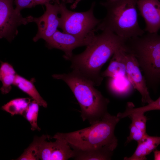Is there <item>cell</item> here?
<instances>
[{"label":"cell","mask_w":160,"mask_h":160,"mask_svg":"<svg viewBox=\"0 0 160 160\" xmlns=\"http://www.w3.org/2000/svg\"><path fill=\"white\" fill-rule=\"evenodd\" d=\"M127 39L110 31H102L95 35L84 52L73 55L69 60L71 68L95 86H99L103 79L102 67L117 49L123 47Z\"/></svg>","instance_id":"6da1fadb"},{"label":"cell","mask_w":160,"mask_h":160,"mask_svg":"<svg viewBox=\"0 0 160 160\" xmlns=\"http://www.w3.org/2000/svg\"><path fill=\"white\" fill-rule=\"evenodd\" d=\"M120 119L117 115L107 112L89 127L69 133H57L52 138L63 139L76 151L100 150L111 153L117 145L114 131Z\"/></svg>","instance_id":"7a4b0ae2"},{"label":"cell","mask_w":160,"mask_h":160,"mask_svg":"<svg viewBox=\"0 0 160 160\" xmlns=\"http://www.w3.org/2000/svg\"><path fill=\"white\" fill-rule=\"evenodd\" d=\"M52 76L63 80L68 86L79 105L84 121L87 119L91 124L107 113L109 100L89 81L73 71L67 74H54Z\"/></svg>","instance_id":"3957f363"},{"label":"cell","mask_w":160,"mask_h":160,"mask_svg":"<svg viewBox=\"0 0 160 160\" xmlns=\"http://www.w3.org/2000/svg\"><path fill=\"white\" fill-rule=\"evenodd\" d=\"M137 1L115 0L101 2L106 14L95 30L109 31L127 39L142 35L145 31L138 23Z\"/></svg>","instance_id":"277c9868"},{"label":"cell","mask_w":160,"mask_h":160,"mask_svg":"<svg viewBox=\"0 0 160 160\" xmlns=\"http://www.w3.org/2000/svg\"><path fill=\"white\" fill-rule=\"evenodd\" d=\"M123 48L136 58L148 87L156 88L160 82V35L147 32L128 39Z\"/></svg>","instance_id":"5b68a950"},{"label":"cell","mask_w":160,"mask_h":160,"mask_svg":"<svg viewBox=\"0 0 160 160\" xmlns=\"http://www.w3.org/2000/svg\"><path fill=\"white\" fill-rule=\"evenodd\" d=\"M95 5L94 2L88 11L77 12L68 10L64 3H60L59 28L63 32L80 37H86L94 33L95 28L101 20L94 15Z\"/></svg>","instance_id":"8992f818"},{"label":"cell","mask_w":160,"mask_h":160,"mask_svg":"<svg viewBox=\"0 0 160 160\" xmlns=\"http://www.w3.org/2000/svg\"><path fill=\"white\" fill-rule=\"evenodd\" d=\"M28 23L13 6V0H0V38L11 42L17 34L18 27Z\"/></svg>","instance_id":"52a82bcc"},{"label":"cell","mask_w":160,"mask_h":160,"mask_svg":"<svg viewBox=\"0 0 160 160\" xmlns=\"http://www.w3.org/2000/svg\"><path fill=\"white\" fill-rule=\"evenodd\" d=\"M59 4L47 3L45 4L46 11L41 16L38 17L31 15L27 17L28 23L34 22L38 27L37 32L33 39L34 42L40 39L46 41L58 30L60 23V18L58 16Z\"/></svg>","instance_id":"ba28073f"},{"label":"cell","mask_w":160,"mask_h":160,"mask_svg":"<svg viewBox=\"0 0 160 160\" xmlns=\"http://www.w3.org/2000/svg\"><path fill=\"white\" fill-rule=\"evenodd\" d=\"M95 35L94 33L87 37H82L57 30L45 42L49 49L55 48L63 51L64 53L63 57L69 60L73 55V49L79 47L87 46Z\"/></svg>","instance_id":"9c48e42d"},{"label":"cell","mask_w":160,"mask_h":160,"mask_svg":"<svg viewBox=\"0 0 160 160\" xmlns=\"http://www.w3.org/2000/svg\"><path fill=\"white\" fill-rule=\"evenodd\" d=\"M125 58L128 79L133 88L140 93L142 103H151L153 100L150 97L145 79L142 74L137 59L133 55L126 52Z\"/></svg>","instance_id":"30bf717a"},{"label":"cell","mask_w":160,"mask_h":160,"mask_svg":"<svg viewBox=\"0 0 160 160\" xmlns=\"http://www.w3.org/2000/svg\"><path fill=\"white\" fill-rule=\"evenodd\" d=\"M46 139L42 142L39 159L42 160H64L75 156V153L64 139L57 138L54 142H47Z\"/></svg>","instance_id":"8fae6325"},{"label":"cell","mask_w":160,"mask_h":160,"mask_svg":"<svg viewBox=\"0 0 160 160\" xmlns=\"http://www.w3.org/2000/svg\"><path fill=\"white\" fill-rule=\"evenodd\" d=\"M137 6L145 22V31L157 33L160 29V1L159 0H137Z\"/></svg>","instance_id":"7c38bea8"},{"label":"cell","mask_w":160,"mask_h":160,"mask_svg":"<svg viewBox=\"0 0 160 160\" xmlns=\"http://www.w3.org/2000/svg\"><path fill=\"white\" fill-rule=\"evenodd\" d=\"M101 76L103 78L127 77L125 52L123 47L115 51L108 66L105 71L101 73Z\"/></svg>","instance_id":"4fadbf2b"},{"label":"cell","mask_w":160,"mask_h":160,"mask_svg":"<svg viewBox=\"0 0 160 160\" xmlns=\"http://www.w3.org/2000/svg\"><path fill=\"white\" fill-rule=\"evenodd\" d=\"M137 142V146L132 155L129 157H124V160L146 159V156L154 151L160 144V137L151 136L147 134L142 139Z\"/></svg>","instance_id":"5bb4252c"},{"label":"cell","mask_w":160,"mask_h":160,"mask_svg":"<svg viewBox=\"0 0 160 160\" xmlns=\"http://www.w3.org/2000/svg\"><path fill=\"white\" fill-rule=\"evenodd\" d=\"M35 81L34 78L29 80L16 74L13 85L29 95L37 102L39 105L47 108V102L41 96L35 86L34 83Z\"/></svg>","instance_id":"9a60e30c"},{"label":"cell","mask_w":160,"mask_h":160,"mask_svg":"<svg viewBox=\"0 0 160 160\" xmlns=\"http://www.w3.org/2000/svg\"><path fill=\"white\" fill-rule=\"evenodd\" d=\"M0 80L2 83L0 90L2 94L5 95L11 90L16 75L13 66L9 63L1 61Z\"/></svg>","instance_id":"2e32d148"},{"label":"cell","mask_w":160,"mask_h":160,"mask_svg":"<svg viewBox=\"0 0 160 160\" xmlns=\"http://www.w3.org/2000/svg\"><path fill=\"white\" fill-rule=\"evenodd\" d=\"M110 78L109 88L113 93L117 95L123 96L127 95L133 88L127 77Z\"/></svg>","instance_id":"e0dca14e"},{"label":"cell","mask_w":160,"mask_h":160,"mask_svg":"<svg viewBox=\"0 0 160 160\" xmlns=\"http://www.w3.org/2000/svg\"><path fill=\"white\" fill-rule=\"evenodd\" d=\"M50 138L49 136L46 135H43L40 137H35L32 143L16 160H37L40 159L41 144L43 140Z\"/></svg>","instance_id":"ac0fdd59"},{"label":"cell","mask_w":160,"mask_h":160,"mask_svg":"<svg viewBox=\"0 0 160 160\" xmlns=\"http://www.w3.org/2000/svg\"><path fill=\"white\" fill-rule=\"evenodd\" d=\"M31 102L28 97L18 98L10 100L2 107V109L11 115H23Z\"/></svg>","instance_id":"d6986e66"},{"label":"cell","mask_w":160,"mask_h":160,"mask_svg":"<svg viewBox=\"0 0 160 160\" xmlns=\"http://www.w3.org/2000/svg\"><path fill=\"white\" fill-rule=\"evenodd\" d=\"M153 110H160V96L156 100H153L147 105L137 108H135L132 102H129L127 104L125 111L123 113H120L119 115L120 118L122 119L128 117L132 113H144Z\"/></svg>","instance_id":"ffe728a7"},{"label":"cell","mask_w":160,"mask_h":160,"mask_svg":"<svg viewBox=\"0 0 160 160\" xmlns=\"http://www.w3.org/2000/svg\"><path fill=\"white\" fill-rule=\"evenodd\" d=\"M75 159L77 160H108L111 153L100 150L76 151Z\"/></svg>","instance_id":"44dd1931"},{"label":"cell","mask_w":160,"mask_h":160,"mask_svg":"<svg viewBox=\"0 0 160 160\" xmlns=\"http://www.w3.org/2000/svg\"><path fill=\"white\" fill-rule=\"evenodd\" d=\"M39 104L33 100L31 101L23 116L29 122L32 131H40V128L37 124V119L39 110Z\"/></svg>","instance_id":"7402d4cb"},{"label":"cell","mask_w":160,"mask_h":160,"mask_svg":"<svg viewBox=\"0 0 160 160\" xmlns=\"http://www.w3.org/2000/svg\"><path fill=\"white\" fill-rule=\"evenodd\" d=\"M131 120L132 123L143 132H146V117L144 113H134L129 115Z\"/></svg>","instance_id":"603a6c76"},{"label":"cell","mask_w":160,"mask_h":160,"mask_svg":"<svg viewBox=\"0 0 160 160\" xmlns=\"http://www.w3.org/2000/svg\"><path fill=\"white\" fill-rule=\"evenodd\" d=\"M129 129V135L127 137V143H129L132 140H135L137 142L142 139L147 134L146 132L137 128L132 123L130 124Z\"/></svg>","instance_id":"cb8c5ba5"},{"label":"cell","mask_w":160,"mask_h":160,"mask_svg":"<svg viewBox=\"0 0 160 160\" xmlns=\"http://www.w3.org/2000/svg\"><path fill=\"white\" fill-rule=\"evenodd\" d=\"M16 5L15 10L20 12L21 11L25 8H30L33 7V0H14Z\"/></svg>","instance_id":"d4e9b609"},{"label":"cell","mask_w":160,"mask_h":160,"mask_svg":"<svg viewBox=\"0 0 160 160\" xmlns=\"http://www.w3.org/2000/svg\"><path fill=\"white\" fill-rule=\"evenodd\" d=\"M51 1H53L56 3V0H33V7L38 5H45L50 3Z\"/></svg>","instance_id":"484cf974"},{"label":"cell","mask_w":160,"mask_h":160,"mask_svg":"<svg viewBox=\"0 0 160 160\" xmlns=\"http://www.w3.org/2000/svg\"><path fill=\"white\" fill-rule=\"evenodd\" d=\"M154 159L155 160H160V151H154Z\"/></svg>","instance_id":"4316f807"},{"label":"cell","mask_w":160,"mask_h":160,"mask_svg":"<svg viewBox=\"0 0 160 160\" xmlns=\"http://www.w3.org/2000/svg\"><path fill=\"white\" fill-rule=\"evenodd\" d=\"M81 0H75L73 4L71 5V9H75L77 7L78 4Z\"/></svg>","instance_id":"83f0119b"},{"label":"cell","mask_w":160,"mask_h":160,"mask_svg":"<svg viewBox=\"0 0 160 160\" xmlns=\"http://www.w3.org/2000/svg\"><path fill=\"white\" fill-rule=\"evenodd\" d=\"M56 3H57L58 4H60L59 0H56Z\"/></svg>","instance_id":"f1b7e54d"},{"label":"cell","mask_w":160,"mask_h":160,"mask_svg":"<svg viewBox=\"0 0 160 160\" xmlns=\"http://www.w3.org/2000/svg\"><path fill=\"white\" fill-rule=\"evenodd\" d=\"M115 0H106V1H113Z\"/></svg>","instance_id":"f546056e"},{"label":"cell","mask_w":160,"mask_h":160,"mask_svg":"<svg viewBox=\"0 0 160 160\" xmlns=\"http://www.w3.org/2000/svg\"><path fill=\"white\" fill-rule=\"evenodd\" d=\"M68 1H71V0H68Z\"/></svg>","instance_id":"4dcf8cb0"},{"label":"cell","mask_w":160,"mask_h":160,"mask_svg":"<svg viewBox=\"0 0 160 160\" xmlns=\"http://www.w3.org/2000/svg\"><path fill=\"white\" fill-rule=\"evenodd\" d=\"M160 1V0H159Z\"/></svg>","instance_id":"1f68e13d"}]
</instances>
